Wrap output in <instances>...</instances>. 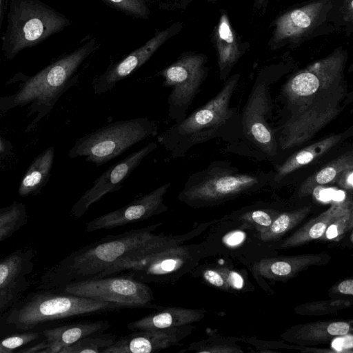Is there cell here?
<instances>
[{
    "instance_id": "obj_1",
    "label": "cell",
    "mask_w": 353,
    "mask_h": 353,
    "mask_svg": "<svg viewBox=\"0 0 353 353\" xmlns=\"http://www.w3.org/2000/svg\"><path fill=\"white\" fill-rule=\"evenodd\" d=\"M162 222L108 235L72 252L50 271L49 281L61 288L70 282L92 279L117 263L140 254L159 234L154 232Z\"/></svg>"
},
{
    "instance_id": "obj_2",
    "label": "cell",
    "mask_w": 353,
    "mask_h": 353,
    "mask_svg": "<svg viewBox=\"0 0 353 353\" xmlns=\"http://www.w3.org/2000/svg\"><path fill=\"white\" fill-rule=\"evenodd\" d=\"M239 80V74L232 75L214 98L157 137V142L172 159L183 157L192 146L216 135L232 116L230 101Z\"/></svg>"
},
{
    "instance_id": "obj_3",
    "label": "cell",
    "mask_w": 353,
    "mask_h": 353,
    "mask_svg": "<svg viewBox=\"0 0 353 353\" xmlns=\"http://www.w3.org/2000/svg\"><path fill=\"white\" fill-rule=\"evenodd\" d=\"M346 92L343 79L321 87L288 106L290 114L282 125L278 138L281 148H294L313 138L342 112Z\"/></svg>"
},
{
    "instance_id": "obj_4",
    "label": "cell",
    "mask_w": 353,
    "mask_h": 353,
    "mask_svg": "<svg viewBox=\"0 0 353 353\" xmlns=\"http://www.w3.org/2000/svg\"><path fill=\"white\" fill-rule=\"evenodd\" d=\"M157 123L148 117L105 125L77 139L69 150L70 158L85 157L97 167L117 158L134 145L157 135Z\"/></svg>"
},
{
    "instance_id": "obj_5",
    "label": "cell",
    "mask_w": 353,
    "mask_h": 353,
    "mask_svg": "<svg viewBox=\"0 0 353 353\" xmlns=\"http://www.w3.org/2000/svg\"><path fill=\"white\" fill-rule=\"evenodd\" d=\"M70 24L65 16L39 0H12L3 37L5 56L12 59Z\"/></svg>"
},
{
    "instance_id": "obj_6",
    "label": "cell",
    "mask_w": 353,
    "mask_h": 353,
    "mask_svg": "<svg viewBox=\"0 0 353 353\" xmlns=\"http://www.w3.org/2000/svg\"><path fill=\"white\" fill-rule=\"evenodd\" d=\"M128 309L127 307L72 294H41L30 298L14 309L7 322L17 328L27 330L36 325L72 316L96 315Z\"/></svg>"
},
{
    "instance_id": "obj_7",
    "label": "cell",
    "mask_w": 353,
    "mask_h": 353,
    "mask_svg": "<svg viewBox=\"0 0 353 353\" xmlns=\"http://www.w3.org/2000/svg\"><path fill=\"white\" fill-rule=\"evenodd\" d=\"M198 245L179 244L107 269L95 278L123 276L148 283H175L191 271L200 258Z\"/></svg>"
},
{
    "instance_id": "obj_8",
    "label": "cell",
    "mask_w": 353,
    "mask_h": 353,
    "mask_svg": "<svg viewBox=\"0 0 353 353\" xmlns=\"http://www.w3.org/2000/svg\"><path fill=\"white\" fill-rule=\"evenodd\" d=\"M253 174L223 170L214 163L190 174L177 199L192 208H201L232 198L259 185Z\"/></svg>"
},
{
    "instance_id": "obj_9",
    "label": "cell",
    "mask_w": 353,
    "mask_h": 353,
    "mask_svg": "<svg viewBox=\"0 0 353 353\" xmlns=\"http://www.w3.org/2000/svg\"><path fill=\"white\" fill-rule=\"evenodd\" d=\"M97 48L92 39L29 79L14 97L16 104L31 101L50 105L65 89L81 64Z\"/></svg>"
},
{
    "instance_id": "obj_10",
    "label": "cell",
    "mask_w": 353,
    "mask_h": 353,
    "mask_svg": "<svg viewBox=\"0 0 353 353\" xmlns=\"http://www.w3.org/2000/svg\"><path fill=\"white\" fill-rule=\"evenodd\" d=\"M205 54L185 53L157 73L164 78L162 85L170 88L168 97V114L174 123L182 122L188 110L200 91L208 75Z\"/></svg>"
},
{
    "instance_id": "obj_11",
    "label": "cell",
    "mask_w": 353,
    "mask_h": 353,
    "mask_svg": "<svg viewBox=\"0 0 353 353\" xmlns=\"http://www.w3.org/2000/svg\"><path fill=\"white\" fill-rule=\"evenodd\" d=\"M62 293L120 304L128 309H159L153 303L154 294L145 283L123 276H108L70 282Z\"/></svg>"
},
{
    "instance_id": "obj_12",
    "label": "cell",
    "mask_w": 353,
    "mask_h": 353,
    "mask_svg": "<svg viewBox=\"0 0 353 353\" xmlns=\"http://www.w3.org/2000/svg\"><path fill=\"white\" fill-rule=\"evenodd\" d=\"M157 148L155 142H150L118 163L111 165L96 179L91 188L87 190L71 209L77 218L82 216L89 208L105 194L119 190L124 181L141 164L143 159Z\"/></svg>"
},
{
    "instance_id": "obj_13",
    "label": "cell",
    "mask_w": 353,
    "mask_h": 353,
    "mask_svg": "<svg viewBox=\"0 0 353 353\" xmlns=\"http://www.w3.org/2000/svg\"><path fill=\"white\" fill-rule=\"evenodd\" d=\"M170 185L171 183L161 185L123 207L90 221L86 224L85 232L121 227L167 212L168 207L164 203V196Z\"/></svg>"
},
{
    "instance_id": "obj_14",
    "label": "cell",
    "mask_w": 353,
    "mask_h": 353,
    "mask_svg": "<svg viewBox=\"0 0 353 353\" xmlns=\"http://www.w3.org/2000/svg\"><path fill=\"white\" fill-rule=\"evenodd\" d=\"M181 28L182 24L177 22L165 30L157 32L143 46L121 61L108 66L103 74L92 81L93 92L97 94L110 92L117 83L143 65L168 39L178 33Z\"/></svg>"
},
{
    "instance_id": "obj_15",
    "label": "cell",
    "mask_w": 353,
    "mask_h": 353,
    "mask_svg": "<svg viewBox=\"0 0 353 353\" xmlns=\"http://www.w3.org/2000/svg\"><path fill=\"white\" fill-rule=\"evenodd\" d=\"M191 324L161 330H135L118 337L102 353H154L172 346L182 345V341L192 330Z\"/></svg>"
},
{
    "instance_id": "obj_16",
    "label": "cell",
    "mask_w": 353,
    "mask_h": 353,
    "mask_svg": "<svg viewBox=\"0 0 353 353\" xmlns=\"http://www.w3.org/2000/svg\"><path fill=\"white\" fill-rule=\"evenodd\" d=\"M270 110L266 87L259 83L252 91L245 105L243 117V130L263 152L273 157L277 151V143L268 122Z\"/></svg>"
},
{
    "instance_id": "obj_17",
    "label": "cell",
    "mask_w": 353,
    "mask_h": 353,
    "mask_svg": "<svg viewBox=\"0 0 353 353\" xmlns=\"http://www.w3.org/2000/svg\"><path fill=\"white\" fill-rule=\"evenodd\" d=\"M328 3L319 0L289 10L274 22L271 43L274 46L297 41L319 23Z\"/></svg>"
},
{
    "instance_id": "obj_18",
    "label": "cell",
    "mask_w": 353,
    "mask_h": 353,
    "mask_svg": "<svg viewBox=\"0 0 353 353\" xmlns=\"http://www.w3.org/2000/svg\"><path fill=\"white\" fill-rule=\"evenodd\" d=\"M205 311L182 307H162L139 319L127 324L132 330H161L192 324L201 320Z\"/></svg>"
},
{
    "instance_id": "obj_19",
    "label": "cell",
    "mask_w": 353,
    "mask_h": 353,
    "mask_svg": "<svg viewBox=\"0 0 353 353\" xmlns=\"http://www.w3.org/2000/svg\"><path fill=\"white\" fill-rule=\"evenodd\" d=\"M213 39L220 78L224 79L243 53L240 40L225 12H223L220 16L214 31Z\"/></svg>"
},
{
    "instance_id": "obj_20",
    "label": "cell",
    "mask_w": 353,
    "mask_h": 353,
    "mask_svg": "<svg viewBox=\"0 0 353 353\" xmlns=\"http://www.w3.org/2000/svg\"><path fill=\"white\" fill-rule=\"evenodd\" d=\"M110 327L108 321L99 320L73 323L45 330L43 333L47 347L42 353H59L83 337L94 332H105Z\"/></svg>"
},
{
    "instance_id": "obj_21",
    "label": "cell",
    "mask_w": 353,
    "mask_h": 353,
    "mask_svg": "<svg viewBox=\"0 0 353 353\" xmlns=\"http://www.w3.org/2000/svg\"><path fill=\"white\" fill-rule=\"evenodd\" d=\"M30 258L27 252L17 250L0 261V313L19 291L20 282L26 273Z\"/></svg>"
},
{
    "instance_id": "obj_22",
    "label": "cell",
    "mask_w": 353,
    "mask_h": 353,
    "mask_svg": "<svg viewBox=\"0 0 353 353\" xmlns=\"http://www.w3.org/2000/svg\"><path fill=\"white\" fill-rule=\"evenodd\" d=\"M352 209L351 200L337 201L325 212L307 223L296 233L286 239L282 248H288L321 238L327 227L336 219Z\"/></svg>"
},
{
    "instance_id": "obj_23",
    "label": "cell",
    "mask_w": 353,
    "mask_h": 353,
    "mask_svg": "<svg viewBox=\"0 0 353 353\" xmlns=\"http://www.w3.org/2000/svg\"><path fill=\"white\" fill-rule=\"evenodd\" d=\"M343 137V133L330 135L293 154L278 168L274 180L281 181L295 170L321 157L338 145Z\"/></svg>"
},
{
    "instance_id": "obj_24",
    "label": "cell",
    "mask_w": 353,
    "mask_h": 353,
    "mask_svg": "<svg viewBox=\"0 0 353 353\" xmlns=\"http://www.w3.org/2000/svg\"><path fill=\"white\" fill-rule=\"evenodd\" d=\"M351 168H353V155L352 152L349 151L334 159L321 170L307 177L299 188V195L307 196L317 188L335 183L340 174Z\"/></svg>"
},
{
    "instance_id": "obj_25",
    "label": "cell",
    "mask_w": 353,
    "mask_h": 353,
    "mask_svg": "<svg viewBox=\"0 0 353 353\" xmlns=\"http://www.w3.org/2000/svg\"><path fill=\"white\" fill-rule=\"evenodd\" d=\"M54 156V148L50 147L33 161L20 183L21 196L32 193L44 183L52 168Z\"/></svg>"
},
{
    "instance_id": "obj_26",
    "label": "cell",
    "mask_w": 353,
    "mask_h": 353,
    "mask_svg": "<svg viewBox=\"0 0 353 353\" xmlns=\"http://www.w3.org/2000/svg\"><path fill=\"white\" fill-rule=\"evenodd\" d=\"M310 206H305L280 214L268 228L259 230L261 239L263 241L278 239L300 223L310 212Z\"/></svg>"
},
{
    "instance_id": "obj_27",
    "label": "cell",
    "mask_w": 353,
    "mask_h": 353,
    "mask_svg": "<svg viewBox=\"0 0 353 353\" xmlns=\"http://www.w3.org/2000/svg\"><path fill=\"white\" fill-rule=\"evenodd\" d=\"M118 336L112 333L98 332L79 339L63 348L59 353H102L117 340Z\"/></svg>"
},
{
    "instance_id": "obj_28",
    "label": "cell",
    "mask_w": 353,
    "mask_h": 353,
    "mask_svg": "<svg viewBox=\"0 0 353 353\" xmlns=\"http://www.w3.org/2000/svg\"><path fill=\"white\" fill-rule=\"evenodd\" d=\"M26 222V209L21 203H14L0 209V242L18 230Z\"/></svg>"
},
{
    "instance_id": "obj_29",
    "label": "cell",
    "mask_w": 353,
    "mask_h": 353,
    "mask_svg": "<svg viewBox=\"0 0 353 353\" xmlns=\"http://www.w3.org/2000/svg\"><path fill=\"white\" fill-rule=\"evenodd\" d=\"M305 259H306L293 261L290 259L261 261L258 265V271L265 276L287 277L296 271L299 267L303 266V263L299 265V263Z\"/></svg>"
},
{
    "instance_id": "obj_30",
    "label": "cell",
    "mask_w": 353,
    "mask_h": 353,
    "mask_svg": "<svg viewBox=\"0 0 353 353\" xmlns=\"http://www.w3.org/2000/svg\"><path fill=\"white\" fill-rule=\"evenodd\" d=\"M107 4L137 17H145L149 13L143 0H103Z\"/></svg>"
},
{
    "instance_id": "obj_31",
    "label": "cell",
    "mask_w": 353,
    "mask_h": 353,
    "mask_svg": "<svg viewBox=\"0 0 353 353\" xmlns=\"http://www.w3.org/2000/svg\"><path fill=\"white\" fill-rule=\"evenodd\" d=\"M39 338L37 332H26L7 337L0 341V353H10L18 347Z\"/></svg>"
},
{
    "instance_id": "obj_32",
    "label": "cell",
    "mask_w": 353,
    "mask_h": 353,
    "mask_svg": "<svg viewBox=\"0 0 353 353\" xmlns=\"http://www.w3.org/2000/svg\"><path fill=\"white\" fill-rule=\"evenodd\" d=\"M352 209L347 212L334 221L327 228L323 235V239H334L342 235L348 228L352 226Z\"/></svg>"
},
{
    "instance_id": "obj_33",
    "label": "cell",
    "mask_w": 353,
    "mask_h": 353,
    "mask_svg": "<svg viewBox=\"0 0 353 353\" xmlns=\"http://www.w3.org/2000/svg\"><path fill=\"white\" fill-rule=\"evenodd\" d=\"M195 275L201 276L206 283L217 288L228 286L222 274L219 270L203 268L195 271Z\"/></svg>"
},
{
    "instance_id": "obj_34",
    "label": "cell",
    "mask_w": 353,
    "mask_h": 353,
    "mask_svg": "<svg viewBox=\"0 0 353 353\" xmlns=\"http://www.w3.org/2000/svg\"><path fill=\"white\" fill-rule=\"evenodd\" d=\"M243 217H249L252 222L262 227L260 229L268 228L273 221L271 216L268 212L259 210L247 213Z\"/></svg>"
},
{
    "instance_id": "obj_35",
    "label": "cell",
    "mask_w": 353,
    "mask_h": 353,
    "mask_svg": "<svg viewBox=\"0 0 353 353\" xmlns=\"http://www.w3.org/2000/svg\"><path fill=\"white\" fill-rule=\"evenodd\" d=\"M350 330V325L343 321L333 322L326 327L327 333L330 336H342L347 334Z\"/></svg>"
},
{
    "instance_id": "obj_36",
    "label": "cell",
    "mask_w": 353,
    "mask_h": 353,
    "mask_svg": "<svg viewBox=\"0 0 353 353\" xmlns=\"http://www.w3.org/2000/svg\"><path fill=\"white\" fill-rule=\"evenodd\" d=\"M335 183L345 190L352 191L353 188V168L347 169L341 173Z\"/></svg>"
},
{
    "instance_id": "obj_37",
    "label": "cell",
    "mask_w": 353,
    "mask_h": 353,
    "mask_svg": "<svg viewBox=\"0 0 353 353\" xmlns=\"http://www.w3.org/2000/svg\"><path fill=\"white\" fill-rule=\"evenodd\" d=\"M224 277L228 285L234 289H241L243 286V279L241 276L234 271H223L219 270Z\"/></svg>"
},
{
    "instance_id": "obj_38",
    "label": "cell",
    "mask_w": 353,
    "mask_h": 353,
    "mask_svg": "<svg viewBox=\"0 0 353 353\" xmlns=\"http://www.w3.org/2000/svg\"><path fill=\"white\" fill-rule=\"evenodd\" d=\"M245 239V234L241 231H234L227 234L223 240L226 245L234 247L241 243Z\"/></svg>"
},
{
    "instance_id": "obj_39",
    "label": "cell",
    "mask_w": 353,
    "mask_h": 353,
    "mask_svg": "<svg viewBox=\"0 0 353 353\" xmlns=\"http://www.w3.org/2000/svg\"><path fill=\"white\" fill-rule=\"evenodd\" d=\"M342 10L343 19L346 22H352L353 19V0H342Z\"/></svg>"
},
{
    "instance_id": "obj_40",
    "label": "cell",
    "mask_w": 353,
    "mask_h": 353,
    "mask_svg": "<svg viewBox=\"0 0 353 353\" xmlns=\"http://www.w3.org/2000/svg\"><path fill=\"white\" fill-rule=\"evenodd\" d=\"M351 338H352V336L350 335L343 338L340 337L336 339L332 343V346L334 348H336L339 350H341L343 348L351 349L352 347V339L349 340Z\"/></svg>"
},
{
    "instance_id": "obj_41",
    "label": "cell",
    "mask_w": 353,
    "mask_h": 353,
    "mask_svg": "<svg viewBox=\"0 0 353 353\" xmlns=\"http://www.w3.org/2000/svg\"><path fill=\"white\" fill-rule=\"evenodd\" d=\"M337 290L341 294L352 295L353 280L347 279L341 282L337 287Z\"/></svg>"
},
{
    "instance_id": "obj_42",
    "label": "cell",
    "mask_w": 353,
    "mask_h": 353,
    "mask_svg": "<svg viewBox=\"0 0 353 353\" xmlns=\"http://www.w3.org/2000/svg\"><path fill=\"white\" fill-rule=\"evenodd\" d=\"M47 344L46 341L36 344L35 345L29 347L28 349H23L21 350H19V352H24V353H34V352H39L42 353L43 351L46 348Z\"/></svg>"
},
{
    "instance_id": "obj_43",
    "label": "cell",
    "mask_w": 353,
    "mask_h": 353,
    "mask_svg": "<svg viewBox=\"0 0 353 353\" xmlns=\"http://www.w3.org/2000/svg\"><path fill=\"white\" fill-rule=\"evenodd\" d=\"M254 6L259 9L262 7H265L266 6L267 0H254Z\"/></svg>"
},
{
    "instance_id": "obj_44",
    "label": "cell",
    "mask_w": 353,
    "mask_h": 353,
    "mask_svg": "<svg viewBox=\"0 0 353 353\" xmlns=\"http://www.w3.org/2000/svg\"><path fill=\"white\" fill-rule=\"evenodd\" d=\"M4 150H5V146H4L3 142L1 141V140L0 139V152H3Z\"/></svg>"
},
{
    "instance_id": "obj_45",
    "label": "cell",
    "mask_w": 353,
    "mask_h": 353,
    "mask_svg": "<svg viewBox=\"0 0 353 353\" xmlns=\"http://www.w3.org/2000/svg\"><path fill=\"white\" fill-rule=\"evenodd\" d=\"M1 0H0V14H1Z\"/></svg>"
}]
</instances>
